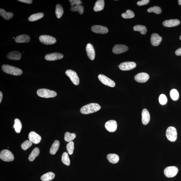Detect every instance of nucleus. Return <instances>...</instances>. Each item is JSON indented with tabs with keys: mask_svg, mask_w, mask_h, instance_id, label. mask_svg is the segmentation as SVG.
<instances>
[{
	"mask_svg": "<svg viewBox=\"0 0 181 181\" xmlns=\"http://www.w3.org/2000/svg\"><path fill=\"white\" fill-rule=\"evenodd\" d=\"M101 107L99 104L96 103H91L87 104L82 107L80 112L82 114L87 115L95 113L99 111Z\"/></svg>",
	"mask_w": 181,
	"mask_h": 181,
	"instance_id": "1",
	"label": "nucleus"
},
{
	"mask_svg": "<svg viewBox=\"0 0 181 181\" xmlns=\"http://www.w3.org/2000/svg\"><path fill=\"white\" fill-rule=\"evenodd\" d=\"M2 68L4 72L8 74L14 76H19L22 74V70L18 68L7 64H3Z\"/></svg>",
	"mask_w": 181,
	"mask_h": 181,
	"instance_id": "2",
	"label": "nucleus"
},
{
	"mask_svg": "<svg viewBox=\"0 0 181 181\" xmlns=\"http://www.w3.org/2000/svg\"><path fill=\"white\" fill-rule=\"evenodd\" d=\"M37 93L39 97L45 98H53L57 96L56 92L46 88L39 89L37 91Z\"/></svg>",
	"mask_w": 181,
	"mask_h": 181,
	"instance_id": "3",
	"label": "nucleus"
},
{
	"mask_svg": "<svg viewBox=\"0 0 181 181\" xmlns=\"http://www.w3.org/2000/svg\"><path fill=\"white\" fill-rule=\"evenodd\" d=\"M166 135L168 140L174 142L177 138V132L176 128L173 127H170L167 129Z\"/></svg>",
	"mask_w": 181,
	"mask_h": 181,
	"instance_id": "4",
	"label": "nucleus"
},
{
	"mask_svg": "<svg viewBox=\"0 0 181 181\" xmlns=\"http://www.w3.org/2000/svg\"><path fill=\"white\" fill-rule=\"evenodd\" d=\"M14 158L13 153L7 149H3L0 153V158L3 161L11 162L14 160Z\"/></svg>",
	"mask_w": 181,
	"mask_h": 181,
	"instance_id": "5",
	"label": "nucleus"
},
{
	"mask_svg": "<svg viewBox=\"0 0 181 181\" xmlns=\"http://www.w3.org/2000/svg\"><path fill=\"white\" fill-rule=\"evenodd\" d=\"M178 171V169L176 167L170 166L165 168L164 173L165 176L167 178H171L176 176Z\"/></svg>",
	"mask_w": 181,
	"mask_h": 181,
	"instance_id": "6",
	"label": "nucleus"
},
{
	"mask_svg": "<svg viewBox=\"0 0 181 181\" xmlns=\"http://www.w3.org/2000/svg\"><path fill=\"white\" fill-rule=\"evenodd\" d=\"M39 39L41 42L45 45L53 44L56 42V38L49 35H41L39 37Z\"/></svg>",
	"mask_w": 181,
	"mask_h": 181,
	"instance_id": "7",
	"label": "nucleus"
},
{
	"mask_svg": "<svg viewBox=\"0 0 181 181\" xmlns=\"http://www.w3.org/2000/svg\"><path fill=\"white\" fill-rule=\"evenodd\" d=\"M66 74L70 78L75 85H78L80 83V80L76 73L72 70H68L66 72Z\"/></svg>",
	"mask_w": 181,
	"mask_h": 181,
	"instance_id": "8",
	"label": "nucleus"
},
{
	"mask_svg": "<svg viewBox=\"0 0 181 181\" xmlns=\"http://www.w3.org/2000/svg\"><path fill=\"white\" fill-rule=\"evenodd\" d=\"M100 81L105 85L111 87H115V82L107 76L104 75L100 74L98 76Z\"/></svg>",
	"mask_w": 181,
	"mask_h": 181,
	"instance_id": "9",
	"label": "nucleus"
},
{
	"mask_svg": "<svg viewBox=\"0 0 181 181\" xmlns=\"http://www.w3.org/2000/svg\"><path fill=\"white\" fill-rule=\"evenodd\" d=\"M135 63L132 62H127L122 63L119 66L120 70H129L133 69L136 66Z\"/></svg>",
	"mask_w": 181,
	"mask_h": 181,
	"instance_id": "10",
	"label": "nucleus"
},
{
	"mask_svg": "<svg viewBox=\"0 0 181 181\" xmlns=\"http://www.w3.org/2000/svg\"><path fill=\"white\" fill-rule=\"evenodd\" d=\"M92 32L98 34H105L109 32L107 27L101 25H94L91 27Z\"/></svg>",
	"mask_w": 181,
	"mask_h": 181,
	"instance_id": "11",
	"label": "nucleus"
},
{
	"mask_svg": "<svg viewBox=\"0 0 181 181\" xmlns=\"http://www.w3.org/2000/svg\"><path fill=\"white\" fill-rule=\"evenodd\" d=\"M128 50V47L125 45L117 44L113 47V52L115 54H119L127 52Z\"/></svg>",
	"mask_w": 181,
	"mask_h": 181,
	"instance_id": "12",
	"label": "nucleus"
},
{
	"mask_svg": "<svg viewBox=\"0 0 181 181\" xmlns=\"http://www.w3.org/2000/svg\"><path fill=\"white\" fill-rule=\"evenodd\" d=\"M149 76L145 72H141L135 75V79L136 81L140 83H144L148 80Z\"/></svg>",
	"mask_w": 181,
	"mask_h": 181,
	"instance_id": "13",
	"label": "nucleus"
},
{
	"mask_svg": "<svg viewBox=\"0 0 181 181\" xmlns=\"http://www.w3.org/2000/svg\"><path fill=\"white\" fill-rule=\"evenodd\" d=\"M64 57V55L60 53H53L47 54L45 56V60L48 61H54L60 60Z\"/></svg>",
	"mask_w": 181,
	"mask_h": 181,
	"instance_id": "14",
	"label": "nucleus"
},
{
	"mask_svg": "<svg viewBox=\"0 0 181 181\" xmlns=\"http://www.w3.org/2000/svg\"><path fill=\"white\" fill-rule=\"evenodd\" d=\"M105 126L107 130L111 132L115 131L117 129V123L115 120H110L107 121Z\"/></svg>",
	"mask_w": 181,
	"mask_h": 181,
	"instance_id": "15",
	"label": "nucleus"
},
{
	"mask_svg": "<svg viewBox=\"0 0 181 181\" xmlns=\"http://www.w3.org/2000/svg\"><path fill=\"white\" fill-rule=\"evenodd\" d=\"M28 137L29 140L34 144H38L42 139L40 135L33 131L29 133Z\"/></svg>",
	"mask_w": 181,
	"mask_h": 181,
	"instance_id": "16",
	"label": "nucleus"
},
{
	"mask_svg": "<svg viewBox=\"0 0 181 181\" xmlns=\"http://www.w3.org/2000/svg\"><path fill=\"white\" fill-rule=\"evenodd\" d=\"M162 38L156 33H153L151 35V42L153 46H157L160 44L162 41Z\"/></svg>",
	"mask_w": 181,
	"mask_h": 181,
	"instance_id": "17",
	"label": "nucleus"
},
{
	"mask_svg": "<svg viewBox=\"0 0 181 181\" xmlns=\"http://www.w3.org/2000/svg\"><path fill=\"white\" fill-rule=\"evenodd\" d=\"M86 50L88 58L91 60H94L95 58V53L92 45L89 43L87 44L86 47Z\"/></svg>",
	"mask_w": 181,
	"mask_h": 181,
	"instance_id": "18",
	"label": "nucleus"
},
{
	"mask_svg": "<svg viewBox=\"0 0 181 181\" xmlns=\"http://www.w3.org/2000/svg\"><path fill=\"white\" fill-rule=\"evenodd\" d=\"M180 21L177 19H172L163 21V25L167 27H172L180 25Z\"/></svg>",
	"mask_w": 181,
	"mask_h": 181,
	"instance_id": "19",
	"label": "nucleus"
},
{
	"mask_svg": "<svg viewBox=\"0 0 181 181\" xmlns=\"http://www.w3.org/2000/svg\"><path fill=\"white\" fill-rule=\"evenodd\" d=\"M21 54L20 52L18 51H13L9 53L7 58L9 60H19L21 58Z\"/></svg>",
	"mask_w": 181,
	"mask_h": 181,
	"instance_id": "20",
	"label": "nucleus"
},
{
	"mask_svg": "<svg viewBox=\"0 0 181 181\" xmlns=\"http://www.w3.org/2000/svg\"><path fill=\"white\" fill-rule=\"evenodd\" d=\"M142 122L143 125H147L149 123L150 119V116L149 112L146 109L143 110L141 113Z\"/></svg>",
	"mask_w": 181,
	"mask_h": 181,
	"instance_id": "21",
	"label": "nucleus"
},
{
	"mask_svg": "<svg viewBox=\"0 0 181 181\" xmlns=\"http://www.w3.org/2000/svg\"><path fill=\"white\" fill-rule=\"evenodd\" d=\"M30 40V37L25 34L19 35L15 39V42L17 43H28Z\"/></svg>",
	"mask_w": 181,
	"mask_h": 181,
	"instance_id": "22",
	"label": "nucleus"
},
{
	"mask_svg": "<svg viewBox=\"0 0 181 181\" xmlns=\"http://www.w3.org/2000/svg\"><path fill=\"white\" fill-rule=\"evenodd\" d=\"M104 7V1L103 0H98L96 2L94 7V10L96 12L102 10Z\"/></svg>",
	"mask_w": 181,
	"mask_h": 181,
	"instance_id": "23",
	"label": "nucleus"
},
{
	"mask_svg": "<svg viewBox=\"0 0 181 181\" xmlns=\"http://www.w3.org/2000/svg\"><path fill=\"white\" fill-rule=\"evenodd\" d=\"M107 159L110 162L116 164L119 161V157L117 154H109L107 155Z\"/></svg>",
	"mask_w": 181,
	"mask_h": 181,
	"instance_id": "24",
	"label": "nucleus"
},
{
	"mask_svg": "<svg viewBox=\"0 0 181 181\" xmlns=\"http://www.w3.org/2000/svg\"><path fill=\"white\" fill-rule=\"evenodd\" d=\"M55 174L52 172H48L43 174L41 177V179L42 181H50L54 178Z\"/></svg>",
	"mask_w": 181,
	"mask_h": 181,
	"instance_id": "25",
	"label": "nucleus"
},
{
	"mask_svg": "<svg viewBox=\"0 0 181 181\" xmlns=\"http://www.w3.org/2000/svg\"><path fill=\"white\" fill-rule=\"evenodd\" d=\"M60 146V143L58 140L55 141L53 143L50 149V153L51 154L54 155L58 150Z\"/></svg>",
	"mask_w": 181,
	"mask_h": 181,
	"instance_id": "26",
	"label": "nucleus"
},
{
	"mask_svg": "<svg viewBox=\"0 0 181 181\" xmlns=\"http://www.w3.org/2000/svg\"><path fill=\"white\" fill-rule=\"evenodd\" d=\"M40 153V150L38 147H35L33 149L32 152L29 155V161H33L38 156Z\"/></svg>",
	"mask_w": 181,
	"mask_h": 181,
	"instance_id": "27",
	"label": "nucleus"
},
{
	"mask_svg": "<svg viewBox=\"0 0 181 181\" xmlns=\"http://www.w3.org/2000/svg\"><path fill=\"white\" fill-rule=\"evenodd\" d=\"M0 15L6 20H9L11 19L13 15L12 13L7 12L4 9H0Z\"/></svg>",
	"mask_w": 181,
	"mask_h": 181,
	"instance_id": "28",
	"label": "nucleus"
},
{
	"mask_svg": "<svg viewBox=\"0 0 181 181\" xmlns=\"http://www.w3.org/2000/svg\"><path fill=\"white\" fill-rule=\"evenodd\" d=\"M22 127V124L20 120L17 119H15L14 121V125L13 127L15 129V132L17 133H20Z\"/></svg>",
	"mask_w": 181,
	"mask_h": 181,
	"instance_id": "29",
	"label": "nucleus"
},
{
	"mask_svg": "<svg viewBox=\"0 0 181 181\" xmlns=\"http://www.w3.org/2000/svg\"><path fill=\"white\" fill-rule=\"evenodd\" d=\"M44 16V13H35L29 17L28 20L31 21H36L42 18Z\"/></svg>",
	"mask_w": 181,
	"mask_h": 181,
	"instance_id": "30",
	"label": "nucleus"
},
{
	"mask_svg": "<svg viewBox=\"0 0 181 181\" xmlns=\"http://www.w3.org/2000/svg\"><path fill=\"white\" fill-rule=\"evenodd\" d=\"M133 29L135 31L140 32L141 34L143 35L145 34L147 32L146 27L143 25H136L133 27Z\"/></svg>",
	"mask_w": 181,
	"mask_h": 181,
	"instance_id": "31",
	"label": "nucleus"
},
{
	"mask_svg": "<svg viewBox=\"0 0 181 181\" xmlns=\"http://www.w3.org/2000/svg\"><path fill=\"white\" fill-rule=\"evenodd\" d=\"M76 137V135L74 133H70L67 131L65 133L64 139L66 142H70L73 140Z\"/></svg>",
	"mask_w": 181,
	"mask_h": 181,
	"instance_id": "32",
	"label": "nucleus"
},
{
	"mask_svg": "<svg viewBox=\"0 0 181 181\" xmlns=\"http://www.w3.org/2000/svg\"><path fill=\"white\" fill-rule=\"evenodd\" d=\"M64 13V9L62 5L57 4L56 7V13L57 18L60 19L62 17Z\"/></svg>",
	"mask_w": 181,
	"mask_h": 181,
	"instance_id": "33",
	"label": "nucleus"
},
{
	"mask_svg": "<svg viewBox=\"0 0 181 181\" xmlns=\"http://www.w3.org/2000/svg\"><path fill=\"white\" fill-rule=\"evenodd\" d=\"M84 7L83 6L81 5H75L74 7L70 8V11H78V12L80 15L83 14L84 12Z\"/></svg>",
	"mask_w": 181,
	"mask_h": 181,
	"instance_id": "34",
	"label": "nucleus"
},
{
	"mask_svg": "<svg viewBox=\"0 0 181 181\" xmlns=\"http://www.w3.org/2000/svg\"><path fill=\"white\" fill-rule=\"evenodd\" d=\"M62 160L64 164L66 165L67 166H69L70 164V160L67 153L65 152L62 154Z\"/></svg>",
	"mask_w": 181,
	"mask_h": 181,
	"instance_id": "35",
	"label": "nucleus"
},
{
	"mask_svg": "<svg viewBox=\"0 0 181 181\" xmlns=\"http://www.w3.org/2000/svg\"><path fill=\"white\" fill-rule=\"evenodd\" d=\"M135 16L134 13L129 9L127 10L125 13H123L121 15V17L125 19L132 18Z\"/></svg>",
	"mask_w": 181,
	"mask_h": 181,
	"instance_id": "36",
	"label": "nucleus"
},
{
	"mask_svg": "<svg viewBox=\"0 0 181 181\" xmlns=\"http://www.w3.org/2000/svg\"><path fill=\"white\" fill-rule=\"evenodd\" d=\"M148 13H154L156 14H160L162 12L161 8L158 6H155L149 8L147 9Z\"/></svg>",
	"mask_w": 181,
	"mask_h": 181,
	"instance_id": "37",
	"label": "nucleus"
},
{
	"mask_svg": "<svg viewBox=\"0 0 181 181\" xmlns=\"http://www.w3.org/2000/svg\"><path fill=\"white\" fill-rule=\"evenodd\" d=\"M66 149L69 154L71 155L73 153L74 149V143L71 141L69 142L66 145Z\"/></svg>",
	"mask_w": 181,
	"mask_h": 181,
	"instance_id": "38",
	"label": "nucleus"
},
{
	"mask_svg": "<svg viewBox=\"0 0 181 181\" xmlns=\"http://www.w3.org/2000/svg\"><path fill=\"white\" fill-rule=\"evenodd\" d=\"M170 95L172 99L174 101H176L178 99L179 93L178 91L176 89H173L171 91Z\"/></svg>",
	"mask_w": 181,
	"mask_h": 181,
	"instance_id": "39",
	"label": "nucleus"
},
{
	"mask_svg": "<svg viewBox=\"0 0 181 181\" xmlns=\"http://www.w3.org/2000/svg\"><path fill=\"white\" fill-rule=\"evenodd\" d=\"M32 143L29 140H26L23 142L21 145V148L23 150H26L27 149L32 146Z\"/></svg>",
	"mask_w": 181,
	"mask_h": 181,
	"instance_id": "40",
	"label": "nucleus"
},
{
	"mask_svg": "<svg viewBox=\"0 0 181 181\" xmlns=\"http://www.w3.org/2000/svg\"><path fill=\"white\" fill-rule=\"evenodd\" d=\"M159 102L161 105H165L167 103V99L166 96L164 94H162L159 96Z\"/></svg>",
	"mask_w": 181,
	"mask_h": 181,
	"instance_id": "41",
	"label": "nucleus"
},
{
	"mask_svg": "<svg viewBox=\"0 0 181 181\" xmlns=\"http://www.w3.org/2000/svg\"><path fill=\"white\" fill-rule=\"evenodd\" d=\"M69 1L70 3V5L72 7L75 5H81L82 3L80 0H70Z\"/></svg>",
	"mask_w": 181,
	"mask_h": 181,
	"instance_id": "42",
	"label": "nucleus"
},
{
	"mask_svg": "<svg viewBox=\"0 0 181 181\" xmlns=\"http://www.w3.org/2000/svg\"><path fill=\"white\" fill-rule=\"evenodd\" d=\"M149 0H141V1L137 2V4L139 6H141L147 5L149 3Z\"/></svg>",
	"mask_w": 181,
	"mask_h": 181,
	"instance_id": "43",
	"label": "nucleus"
},
{
	"mask_svg": "<svg viewBox=\"0 0 181 181\" xmlns=\"http://www.w3.org/2000/svg\"><path fill=\"white\" fill-rule=\"evenodd\" d=\"M18 1L27 4H31L33 2L32 0H19Z\"/></svg>",
	"mask_w": 181,
	"mask_h": 181,
	"instance_id": "44",
	"label": "nucleus"
},
{
	"mask_svg": "<svg viewBox=\"0 0 181 181\" xmlns=\"http://www.w3.org/2000/svg\"><path fill=\"white\" fill-rule=\"evenodd\" d=\"M176 54L178 56H181V48L176 51Z\"/></svg>",
	"mask_w": 181,
	"mask_h": 181,
	"instance_id": "45",
	"label": "nucleus"
},
{
	"mask_svg": "<svg viewBox=\"0 0 181 181\" xmlns=\"http://www.w3.org/2000/svg\"><path fill=\"white\" fill-rule=\"evenodd\" d=\"M3 98V94L1 92H0V103H1Z\"/></svg>",
	"mask_w": 181,
	"mask_h": 181,
	"instance_id": "46",
	"label": "nucleus"
},
{
	"mask_svg": "<svg viewBox=\"0 0 181 181\" xmlns=\"http://www.w3.org/2000/svg\"><path fill=\"white\" fill-rule=\"evenodd\" d=\"M178 2L179 5H181V0H179V1H178Z\"/></svg>",
	"mask_w": 181,
	"mask_h": 181,
	"instance_id": "47",
	"label": "nucleus"
},
{
	"mask_svg": "<svg viewBox=\"0 0 181 181\" xmlns=\"http://www.w3.org/2000/svg\"><path fill=\"white\" fill-rule=\"evenodd\" d=\"M180 40H181V35L180 37Z\"/></svg>",
	"mask_w": 181,
	"mask_h": 181,
	"instance_id": "48",
	"label": "nucleus"
},
{
	"mask_svg": "<svg viewBox=\"0 0 181 181\" xmlns=\"http://www.w3.org/2000/svg\"><path fill=\"white\" fill-rule=\"evenodd\" d=\"M13 39H14L15 38V37H13Z\"/></svg>",
	"mask_w": 181,
	"mask_h": 181,
	"instance_id": "49",
	"label": "nucleus"
}]
</instances>
